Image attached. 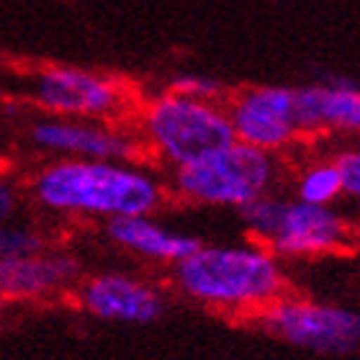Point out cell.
Here are the masks:
<instances>
[{
	"label": "cell",
	"instance_id": "277c9868",
	"mask_svg": "<svg viewBox=\"0 0 360 360\" xmlns=\"http://www.w3.org/2000/svg\"><path fill=\"white\" fill-rule=\"evenodd\" d=\"M142 147L170 170L234 142L224 105L167 90L142 108Z\"/></svg>",
	"mask_w": 360,
	"mask_h": 360
},
{
	"label": "cell",
	"instance_id": "ac0fdd59",
	"mask_svg": "<svg viewBox=\"0 0 360 360\" xmlns=\"http://www.w3.org/2000/svg\"><path fill=\"white\" fill-rule=\"evenodd\" d=\"M335 165L342 180V193L350 198H360V150H345L335 155Z\"/></svg>",
	"mask_w": 360,
	"mask_h": 360
},
{
	"label": "cell",
	"instance_id": "6da1fadb",
	"mask_svg": "<svg viewBox=\"0 0 360 360\" xmlns=\"http://www.w3.org/2000/svg\"><path fill=\"white\" fill-rule=\"evenodd\" d=\"M31 195L41 209L62 217L116 219L152 214L165 203L158 175L113 160H52L31 175Z\"/></svg>",
	"mask_w": 360,
	"mask_h": 360
},
{
	"label": "cell",
	"instance_id": "52a82bcc",
	"mask_svg": "<svg viewBox=\"0 0 360 360\" xmlns=\"http://www.w3.org/2000/svg\"><path fill=\"white\" fill-rule=\"evenodd\" d=\"M234 139L265 152L288 150L301 136L293 111V88L257 85L237 93L226 105Z\"/></svg>",
	"mask_w": 360,
	"mask_h": 360
},
{
	"label": "cell",
	"instance_id": "5bb4252c",
	"mask_svg": "<svg viewBox=\"0 0 360 360\" xmlns=\"http://www.w3.org/2000/svg\"><path fill=\"white\" fill-rule=\"evenodd\" d=\"M342 195V180L335 160H316L296 178V198L319 206H332Z\"/></svg>",
	"mask_w": 360,
	"mask_h": 360
},
{
	"label": "cell",
	"instance_id": "ba28073f",
	"mask_svg": "<svg viewBox=\"0 0 360 360\" xmlns=\"http://www.w3.org/2000/svg\"><path fill=\"white\" fill-rule=\"evenodd\" d=\"M77 304L96 319L121 324H152L167 311L162 288L129 273H98L77 285Z\"/></svg>",
	"mask_w": 360,
	"mask_h": 360
},
{
	"label": "cell",
	"instance_id": "30bf717a",
	"mask_svg": "<svg viewBox=\"0 0 360 360\" xmlns=\"http://www.w3.org/2000/svg\"><path fill=\"white\" fill-rule=\"evenodd\" d=\"M353 245V226L332 206L307 201H288L283 219L268 248L278 257H322L345 252Z\"/></svg>",
	"mask_w": 360,
	"mask_h": 360
},
{
	"label": "cell",
	"instance_id": "2e32d148",
	"mask_svg": "<svg viewBox=\"0 0 360 360\" xmlns=\"http://www.w3.org/2000/svg\"><path fill=\"white\" fill-rule=\"evenodd\" d=\"M44 248H46V242L37 229L0 221V263H3V260L21 257V255H31V252H39V250H44Z\"/></svg>",
	"mask_w": 360,
	"mask_h": 360
},
{
	"label": "cell",
	"instance_id": "8992f818",
	"mask_svg": "<svg viewBox=\"0 0 360 360\" xmlns=\"http://www.w3.org/2000/svg\"><path fill=\"white\" fill-rule=\"evenodd\" d=\"M29 101L60 119H111L127 105V88L111 75L49 65L29 80Z\"/></svg>",
	"mask_w": 360,
	"mask_h": 360
},
{
	"label": "cell",
	"instance_id": "d6986e66",
	"mask_svg": "<svg viewBox=\"0 0 360 360\" xmlns=\"http://www.w3.org/2000/svg\"><path fill=\"white\" fill-rule=\"evenodd\" d=\"M18 209V191L8 178L0 175V221H8Z\"/></svg>",
	"mask_w": 360,
	"mask_h": 360
},
{
	"label": "cell",
	"instance_id": "5b68a950",
	"mask_svg": "<svg viewBox=\"0 0 360 360\" xmlns=\"http://www.w3.org/2000/svg\"><path fill=\"white\" fill-rule=\"evenodd\" d=\"M248 322L285 345L319 355H350L360 350V311L307 296L283 293Z\"/></svg>",
	"mask_w": 360,
	"mask_h": 360
},
{
	"label": "cell",
	"instance_id": "3957f363",
	"mask_svg": "<svg viewBox=\"0 0 360 360\" xmlns=\"http://www.w3.org/2000/svg\"><path fill=\"white\" fill-rule=\"evenodd\" d=\"M281 175V162L273 152L237 142L175 167L170 191L180 201L195 206L242 209L250 201L270 193Z\"/></svg>",
	"mask_w": 360,
	"mask_h": 360
},
{
	"label": "cell",
	"instance_id": "4fadbf2b",
	"mask_svg": "<svg viewBox=\"0 0 360 360\" xmlns=\"http://www.w3.org/2000/svg\"><path fill=\"white\" fill-rule=\"evenodd\" d=\"M105 237L116 248L127 250L131 255L147 257L155 263L175 265L201 248L203 242L191 234H180L158 224L150 214L139 217H116L105 221Z\"/></svg>",
	"mask_w": 360,
	"mask_h": 360
},
{
	"label": "cell",
	"instance_id": "44dd1931",
	"mask_svg": "<svg viewBox=\"0 0 360 360\" xmlns=\"http://www.w3.org/2000/svg\"><path fill=\"white\" fill-rule=\"evenodd\" d=\"M358 201H360V198H358Z\"/></svg>",
	"mask_w": 360,
	"mask_h": 360
},
{
	"label": "cell",
	"instance_id": "7a4b0ae2",
	"mask_svg": "<svg viewBox=\"0 0 360 360\" xmlns=\"http://www.w3.org/2000/svg\"><path fill=\"white\" fill-rule=\"evenodd\" d=\"M170 281L186 299L245 322L288 293L281 257L263 242L201 245L173 265Z\"/></svg>",
	"mask_w": 360,
	"mask_h": 360
},
{
	"label": "cell",
	"instance_id": "9a60e30c",
	"mask_svg": "<svg viewBox=\"0 0 360 360\" xmlns=\"http://www.w3.org/2000/svg\"><path fill=\"white\" fill-rule=\"evenodd\" d=\"M285 203H288V198L276 195L273 191H270V193L260 195V198H255V201H250L248 206L237 209L240 211L242 221H245V229L250 232L252 240L268 245L270 237L276 234L278 224H281V219H283Z\"/></svg>",
	"mask_w": 360,
	"mask_h": 360
},
{
	"label": "cell",
	"instance_id": "7c38bea8",
	"mask_svg": "<svg viewBox=\"0 0 360 360\" xmlns=\"http://www.w3.org/2000/svg\"><path fill=\"white\" fill-rule=\"evenodd\" d=\"M80 281V260L70 252H31L0 263V293L6 301H39Z\"/></svg>",
	"mask_w": 360,
	"mask_h": 360
},
{
	"label": "cell",
	"instance_id": "ffe728a7",
	"mask_svg": "<svg viewBox=\"0 0 360 360\" xmlns=\"http://www.w3.org/2000/svg\"><path fill=\"white\" fill-rule=\"evenodd\" d=\"M3 311H6V296L0 293V316H3Z\"/></svg>",
	"mask_w": 360,
	"mask_h": 360
},
{
	"label": "cell",
	"instance_id": "8fae6325",
	"mask_svg": "<svg viewBox=\"0 0 360 360\" xmlns=\"http://www.w3.org/2000/svg\"><path fill=\"white\" fill-rule=\"evenodd\" d=\"M293 111L301 134L360 136V85L350 77L327 75L322 83L293 88Z\"/></svg>",
	"mask_w": 360,
	"mask_h": 360
},
{
	"label": "cell",
	"instance_id": "e0dca14e",
	"mask_svg": "<svg viewBox=\"0 0 360 360\" xmlns=\"http://www.w3.org/2000/svg\"><path fill=\"white\" fill-rule=\"evenodd\" d=\"M170 90L180 96L198 98V101H219V96L224 93L221 83L209 75H178L170 83Z\"/></svg>",
	"mask_w": 360,
	"mask_h": 360
},
{
	"label": "cell",
	"instance_id": "9c48e42d",
	"mask_svg": "<svg viewBox=\"0 0 360 360\" xmlns=\"http://www.w3.org/2000/svg\"><path fill=\"white\" fill-rule=\"evenodd\" d=\"M29 136L39 150L60 155V158L131 162L136 155L144 152L142 139L88 119L49 116V119L37 121Z\"/></svg>",
	"mask_w": 360,
	"mask_h": 360
}]
</instances>
